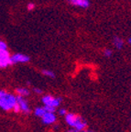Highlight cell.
I'll use <instances>...</instances> for the list:
<instances>
[{
    "label": "cell",
    "mask_w": 131,
    "mask_h": 132,
    "mask_svg": "<svg viewBox=\"0 0 131 132\" xmlns=\"http://www.w3.org/2000/svg\"><path fill=\"white\" fill-rule=\"evenodd\" d=\"M59 115L64 116V117H65V116L67 115V111H66L64 108H61V109H59Z\"/></svg>",
    "instance_id": "obj_17"
},
{
    "label": "cell",
    "mask_w": 131,
    "mask_h": 132,
    "mask_svg": "<svg viewBox=\"0 0 131 132\" xmlns=\"http://www.w3.org/2000/svg\"><path fill=\"white\" fill-rule=\"evenodd\" d=\"M17 96L4 90H0V108L5 111L13 110L17 105Z\"/></svg>",
    "instance_id": "obj_1"
},
{
    "label": "cell",
    "mask_w": 131,
    "mask_h": 132,
    "mask_svg": "<svg viewBox=\"0 0 131 132\" xmlns=\"http://www.w3.org/2000/svg\"><path fill=\"white\" fill-rule=\"evenodd\" d=\"M104 57L110 58L111 56L113 55L112 51H111V50H109V49H105V50L104 51Z\"/></svg>",
    "instance_id": "obj_13"
},
{
    "label": "cell",
    "mask_w": 131,
    "mask_h": 132,
    "mask_svg": "<svg viewBox=\"0 0 131 132\" xmlns=\"http://www.w3.org/2000/svg\"><path fill=\"white\" fill-rule=\"evenodd\" d=\"M127 42H128V44H131V37H129L127 39Z\"/></svg>",
    "instance_id": "obj_20"
},
{
    "label": "cell",
    "mask_w": 131,
    "mask_h": 132,
    "mask_svg": "<svg viewBox=\"0 0 131 132\" xmlns=\"http://www.w3.org/2000/svg\"><path fill=\"white\" fill-rule=\"evenodd\" d=\"M65 122L71 128L76 130L86 129L87 127V123L82 117L72 113H67V115L65 116Z\"/></svg>",
    "instance_id": "obj_2"
},
{
    "label": "cell",
    "mask_w": 131,
    "mask_h": 132,
    "mask_svg": "<svg viewBox=\"0 0 131 132\" xmlns=\"http://www.w3.org/2000/svg\"><path fill=\"white\" fill-rule=\"evenodd\" d=\"M34 92L35 93H37V94H42V90L41 89H39V88H34Z\"/></svg>",
    "instance_id": "obj_19"
},
{
    "label": "cell",
    "mask_w": 131,
    "mask_h": 132,
    "mask_svg": "<svg viewBox=\"0 0 131 132\" xmlns=\"http://www.w3.org/2000/svg\"><path fill=\"white\" fill-rule=\"evenodd\" d=\"M17 101H18V105H19V108H20V112H22L24 114L30 113V107H29L27 100L24 97L18 95L17 96Z\"/></svg>",
    "instance_id": "obj_6"
},
{
    "label": "cell",
    "mask_w": 131,
    "mask_h": 132,
    "mask_svg": "<svg viewBox=\"0 0 131 132\" xmlns=\"http://www.w3.org/2000/svg\"><path fill=\"white\" fill-rule=\"evenodd\" d=\"M0 50H7V44L5 41L0 40Z\"/></svg>",
    "instance_id": "obj_16"
},
{
    "label": "cell",
    "mask_w": 131,
    "mask_h": 132,
    "mask_svg": "<svg viewBox=\"0 0 131 132\" xmlns=\"http://www.w3.org/2000/svg\"><path fill=\"white\" fill-rule=\"evenodd\" d=\"M11 64V55L7 50H0V68H6Z\"/></svg>",
    "instance_id": "obj_4"
},
{
    "label": "cell",
    "mask_w": 131,
    "mask_h": 132,
    "mask_svg": "<svg viewBox=\"0 0 131 132\" xmlns=\"http://www.w3.org/2000/svg\"><path fill=\"white\" fill-rule=\"evenodd\" d=\"M68 2L72 6H78L81 8H87L90 6V1L89 0H68Z\"/></svg>",
    "instance_id": "obj_8"
},
{
    "label": "cell",
    "mask_w": 131,
    "mask_h": 132,
    "mask_svg": "<svg viewBox=\"0 0 131 132\" xmlns=\"http://www.w3.org/2000/svg\"><path fill=\"white\" fill-rule=\"evenodd\" d=\"M41 120L45 125H51V124H53L56 121V115L54 113H51V112H46L44 114Z\"/></svg>",
    "instance_id": "obj_7"
},
{
    "label": "cell",
    "mask_w": 131,
    "mask_h": 132,
    "mask_svg": "<svg viewBox=\"0 0 131 132\" xmlns=\"http://www.w3.org/2000/svg\"><path fill=\"white\" fill-rule=\"evenodd\" d=\"M27 7H28V10H32L35 7V4H33V3H29V4L27 5Z\"/></svg>",
    "instance_id": "obj_18"
},
{
    "label": "cell",
    "mask_w": 131,
    "mask_h": 132,
    "mask_svg": "<svg viewBox=\"0 0 131 132\" xmlns=\"http://www.w3.org/2000/svg\"><path fill=\"white\" fill-rule=\"evenodd\" d=\"M30 58L26 54L23 53H15L11 55V62L13 63H26L29 62Z\"/></svg>",
    "instance_id": "obj_5"
},
{
    "label": "cell",
    "mask_w": 131,
    "mask_h": 132,
    "mask_svg": "<svg viewBox=\"0 0 131 132\" xmlns=\"http://www.w3.org/2000/svg\"><path fill=\"white\" fill-rule=\"evenodd\" d=\"M16 93L18 94V95L19 96H28L29 95L30 92L28 88H25V87H19V88L16 89Z\"/></svg>",
    "instance_id": "obj_9"
},
{
    "label": "cell",
    "mask_w": 131,
    "mask_h": 132,
    "mask_svg": "<svg viewBox=\"0 0 131 132\" xmlns=\"http://www.w3.org/2000/svg\"><path fill=\"white\" fill-rule=\"evenodd\" d=\"M44 108H45L46 112L55 113V111H56V108H54V107H51V106H47V105H44Z\"/></svg>",
    "instance_id": "obj_15"
},
{
    "label": "cell",
    "mask_w": 131,
    "mask_h": 132,
    "mask_svg": "<svg viewBox=\"0 0 131 132\" xmlns=\"http://www.w3.org/2000/svg\"><path fill=\"white\" fill-rule=\"evenodd\" d=\"M68 132H94L92 129H84V130H76L74 128H71V129L68 130Z\"/></svg>",
    "instance_id": "obj_14"
},
{
    "label": "cell",
    "mask_w": 131,
    "mask_h": 132,
    "mask_svg": "<svg viewBox=\"0 0 131 132\" xmlns=\"http://www.w3.org/2000/svg\"><path fill=\"white\" fill-rule=\"evenodd\" d=\"M0 40H1V39H0Z\"/></svg>",
    "instance_id": "obj_21"
},
{
    "label": "cell",
    "mask_w": 131,
    "mask_h": 132,
    "mask_svg": "<svg viewBox=\"0 0 131 132\" xmlns=\"http://www.w3.org/2000/svg\"><path fill=\"white\" fill-rule=\"evenodd\" d=\"M45 113H46V110H45V108H44V106L43 107H37V108L34 110V115L37 116V117H39V118H42Z\"/></svg>",
    "instance_id": "obj_11"
},
{
    "label": "cell",
    "mask_w": 131,
    "mask_h": 132,
    "mask_svg": "<svg viewBox=\"0 0 131 132\" xmlns=\"http://www.w3.org/2000/svg\"><path fill=\"white\" fill-rule=\"evenodd\" d=\"M113 43L117 50H121L124 46V40L119 37H115L113 39Z\"/></svg>",
    "instance_id": "obj_10"
},
{
    "label": "cell",
    "mask_w": 131,
    "mask_h": 132,
    "mask_svg": "<svg viewBox=\"0 0 131 132\" xmlns=\"http://www.w3.org/2000/svg\"><path fill=\"white\" fill-rule=\"evenodd\" d=\"M41 73L46 77H49V78H54L55 77V73H54L52 71L47 70V69H44V70L41 71Z\"/></svg>",
    "instance_id": "obj_12"
},
{
    "label": "cell",
    "mask_w": 131,
    "mask_h": 132,
    "mask_svg": "<svg viewBox=\"0 0 131 132\" xmlns=\"http://www.w3.org/2000/svg\"><path fill=\"white\" fill-rule=\"evenodd\" d=\"M41 101L44 104V105H47V106H51L54 107V108H57L61 103L62 101V97H54L52 95H44V96L41 98Z\"/></svg>",
    "instance_id": "obj_3"
}]
</instances>
